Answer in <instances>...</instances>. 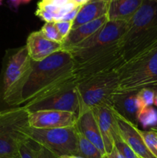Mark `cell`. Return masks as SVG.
Here are the masks:
<instances>
[{
    "mask_svg": "<svg viewBox=\"0 0 157 158\" xmlns=\"http://www.w3.org/2000/svg\"><path fill=\"white\" fill-rule=\"evenodd\" d=\"M70 52L62 50L41 62H32V70L23 89L21 105L38 101L75 82Z\"/></svg>",
    "mask_w": 157,
    "mask_h": 158,
    "instance_id": "6da1fadb",
    "label": "cell"
},
{
    "mask_svg": "<svg viewBox=\"0 0 157 158\" xmlns=\"http://www.w3.org/2000/svg\"><path fill=\"white\" fill-rule=\"evenodd\" d=\"M157 42V2L143 0L128 22V29L120 41L125 61L150 47Z\"/></svg>",
    "mask_w": 157,
    "mask_h": 158,
    "instance_id": "7a4b0ae2",
    "label": "cell"
},
{
    "mask_svg": "<svg viewBox=\"0 0 157 158\" xmlns=\"http://www.w3.org/2000/svg\"><path fill=\"white\" fill-rule=\"evenodd\" d=\"M115 92H139L144 88L157 90V42L125 62L118 69Z\"/></svg>",
    "mask_w": 157,
    "mask_h": 158,
    "instance_id": "3957f363",
    "label": "cell"
},
{
    "mask_svg": "<svg viewBox=\"0 0 157 158\" xmlns=\"http://www.w3.org/2000/svg\"><path fill=\"white\" fill-rule=\"evenodd\" d=\"M26 46L9 56L0 78V103L9 108L21 106L22 92L32 70Z\"/></svg>",
    "mask_w": 157,
    "mask_h": 158,
    "instance_id": "277c9868",
    "label": "cell"
},
{
    "mask_svg": "<svg viewBox=\"0 0 157 158\" xmlns=\"http://www.w3.org/2000/svg\"><path fill=\"white\" fill-rule=\"evenodd\" d=\"M118 86L117 69L99 74L75 85L79 101L77 116L99 105H112L111 97Z\"/></svg>",
    "mask_w": 157,
    "mask_h": 158,
    "instance_id": "5b68a950",
    "label": "cell"
},
{
    "mask_svg": "<svg viewBox=\"0 0 157 158\" xmlns=\"http://www.w3.org/2000/svg\"><path fill=\"white\" fill-rule=\"evenodd\" d=\"M120 42L97 51L74 63L75 84H78L99 74L118 69L125 63Z\"/></svg>",
    "mask_w": 157,
    "mask_h": 158,
    "instance_id": "8992f818",
    "label": "cell"
},
{
    "mask_svg": "<svg viewBox=\"0 0 157 158\" xmlns=\"http://www.w3.org/2000/svg\"><path fill=\"white\" fill-rule=\"evenodd\" d=\"M128 29L126 21H108L97 32L79 44L66 49L74 63L80 61L97 51L121 41Z\"/></svg>",
    "mask_w": 157,
    "mask_h": 158,
    "instance_id": "52a82bcc",
    "label": "cell"
},
{
    "mask_svg": "<svg viewBox=\"0 0 157 158\" xmlns=\"http://www.w3.org/2000/svg\"><path fill=\"white\" fill-rule=\"evenodd\" d=\"M28 137L35 143L45 147L58 157L78 155L76 126L37 129L31 127Z\"/></svg>",
    "mask_w": 157,
    "mask_h": 158,
    "instance_id": "ba28073f",
    "label": "cell"
},
{
    "mask_svg": "<svg viewBox=\"0 0 157 158\" xmlns=\"http://www.w3.org/2000/svg\"><path fill=\"white\" fill-rule=\"evenodd\" d=\"M22 106L29 113L39 110H58L78 114L79 101L75 82L38 101Z\"/></svg>",
    "mask_w": 157,
    "mask_h": 158,
    "instance_id": "9c48e42d",
    "label": "cell"
},
{
    "mask_svg": "<svg viewBox=\"0 0 157 158\" xmlns=\"http://www.w3.org/2000/svg\"><path fill=\"white\" fill-rule=\"evenodd\" d=\"M29 112L23 106L1 110L0 134L15 140L18 144L29 141L28 132L29 124Z\"/></svg>",
    "mask_w": 157,
    "mask_h": 158,
    "instance_id": "30bf717a",
    "label": "cell"
},
{
    "mask_svg": "<svg viewBox=\"0 0 157 158\" xmlns=\"http://www.w3.org/2000/svg\"><path fill=\"white\" fill-rule=\"evenodd\" d=\"M29 120L31 127L37 129L69 127L76 124L77 114L58 110H39L29 113Z\"/></svg>",
    "mask_w": 157,
    "mask_h": 158,
    "instance_id": "8fae6325",
    "label": "cell"
},
{
    "mask_svg": "<svg viewBox=\"0 0 157 158\" xmlns=\"http://www.w3.org/2000/svg\"><path fill=\"white\" fill-rule=\"evenodd\" d=\"M92 110L106 148V154L109 156L114 148L113 136L117 127L114 110L112 105L109 104L99 105Z\"/></svg>",
    "mask_w": 157,
    "mask_h": 158,
    "instance_id": "7c38bea8",
    "label": "cell"
},
{
    "mask_svg": "<svg viewBox=\"0 0 157 158\" xmlns=\"http://www.w3.org/2000/svg\"><path fill=\"white\" fill-rule=\"evenodd\" d=\"M113 108V107H112ZM114 110V109H113ZM117 126L121 137L139 158H155L148 150L139 134L138 126L126 120L114 110Z\"/></svg>",
    "mask_w": 157,
    "mask_h": 158,
    "instance_id": "4fadbf2b",
    "label": "cell"
},
{
    "mask_svg": "<svg viewBox=\"0 0 157 158\" xmlns=\"http://www.w3.org/2000/svg\"><path fill=\"white\" fill-rule=\"evenodd\" d=\"M26 46L29 57L34 62H41L53 53L63 50L62 43L49 40L40 31H35L28 35Z\"/></svg>",
    "mask_w": 157,
    "mask_h": 158,
    "instance_id": "5bb4252c",
    "label": "cell"
},
{
    "mask_svg": "<svg viewBox=\"0 0 157 158\" xmlns=\"http://www.w3.org/2000/svg\"><path fill=\"white\" fill-rule=\"evenodd\" d=\"M138 92H115L111 97V103L119 114L138 126L139 104L137 99Z\"/></svg>",
    "mask_w": 157,
    "mask_h": 158,
    "instance_id": "9a60e30c",
    "label": "cell"
},
{
    "mask_svg": "<svg viewBox=\"0 0 157 158\" xmlns=\"http://www.w3.org/2000/svg\"><path fill=\"white\" fill-rule=\"evenodd\" d=\"M76 127L80 133L102 153L105 158H108L106 148L99 129L98 124L94 117L92 110H87L77 116Z\"/></svg>",
    "mask_w": 157,
    "mask_h": 158,
    "instance_id": "2e32d148",
    "label": "cell"
},
{
    "mask_svg": "<svg viewBox=\"0 0 157 158\" xmlns=\"http://www.w3.org/2000/svg\"><path fill=\"white\" fill-rule=\"evenodd\" d=\"M108 21H109V19H108L107 14H106L97 19L82 25V26L77 27L76 29H72L67 38L62 43L63 50H66L69 48L76 46L86 40L92 34L97 32Z\"/></svg>",
    "mask_w": 157,
    "mask_h": 158,
    "instance_id": "e0dca14e",
    "label": "cell"
},
{
    "mask_svg": "<svg viewBox=\"0 0 157 158\" xmlns=\"http://www.w3.org/2000/svg\"><path fill=\"white\" fill-rule=\"evenodd\" d=\"M143 0H109L107 16L109 21H126L136 12Z\"/></svg>",
    "mask_w": 157,
    "mask_h": 158,
    "instance_id": "ac0fdd59",
    "label": "cell"
},
{
    "mask_svg": "<svg viewBox=\"0 0 157 158\" xmlns=\"http://www.w3.org/2000/svg\"><path fill=\"white\" fill-rule=\"evenodd\" d=\"M109 2L92 0L87 4L82 6L79 12L77 14L76 18L72 23V30L82 25L106 15L109 8Z\"/></svg>",
    "mask_w": 157,
    "mask_h": 158,
    "instance_id": "d6986e66",
    "label": "cell"
},
{
    "mask_svg": "<svg viewBox=\"0 0 157 158\" xmlns=\"http://www.w3.org/2000/svg\"><path fill=\"white\" fill-rule=\"evenodd\" d=\"M76 126V125H75ZM78 155L83 158H105L96 147L86 138L77 129Z\"/></svg>",
    "mask_w": 157,
    "mask_h": 158,
    "instance_id": "ffe728a7",
    "label": "cell"
},
{
    "mask_svg": "<svg viewBox=\"0 0 157 158\" xmlns=\"http://www.w3.org/2000/svg\"><path fill=\"white\" fill-rule=\"evenodd\" d=\"M18 148L15 140L0 134V158H18Z\"/></svg>",
    "mask_w": 157,
    "mask_h": 158,
    "instance_id": "44dd1931",
    "label": "cell"
},
{
    "mask_svg": "<svg viewBox=\"0 0 157 158\" xmlns=\"http://www.w3.org/2000/svg\"><path fill=\"white\" fill-rule=\"evenodd\" d=\"M138 122L143 129L155 127L157 126V110L152 106H148L138 115Z\"/></svg>",
    "mask_w": 157,
    "mask_h": 158,
    "instance_id": "7402d4cb",
    "label": "cell"
},
{
    "mask_svg": "<svg viewBox=\"0 0 157 158\" xmlns=\"http://www.w3.org/2000/svg\"><path fill=\"white\" fill-rule=\"evenodd\" d=\"M114 140V147L118 150L119 152L124 156L126 158H139L138 156L135 154L132 148L128 145V143L125 141L121 137L119 131L118 126L115 130L113 136Z\"/></svg>",
    "mask_w": 157,
    "mask_h": 158,
    "instance_id": "603a6c76",
    "label": "cell"
},
{
    "mask_svg": "<svg viewBox=\"0 0 157 158\" xmlns=\"http://www.w3.org/2000/svg\"><path fill=\"white\" fill-rule=\"evenodd\" d=\"M157 90L152 88H144L137 93V99L139 104V113L148 106H152Z\"/></svg>",
    "mask_w": 157,
    "mask_h": 158,
    "instance_id": "cb8c5ba5",
    "label": "cell"
},
{
    "mask_svg": "<svg viewBox=\"0 0 157 158\" xmlns=\"http://www.w3.org/2000/svg\"><path fill=\"white\" fill-rule=\"evenodd\" d=\"M139 134L151 154L157 158V134L153 131H140Z\"/></svg>",
    "mask_w": 157,
    "mask_h": 158,
    "instance_id": "d4e9b609",
    "label": "cell"
},
{
    "mask_svg": "<svg viewBox=\"0 0 157 158\" xmlns=\"http://www.w3.org/2000/svg\"><path fill=\"white\" fill-rule=\"evenodd\" d=\"M39 31L49 40L56 42V43H63L62 39L58 33V30L55 27V23H53V22L52 23H46Z\"/></svg>",
    "mask_w": 157,
    "mask_h": 158,
    "instance_id": "484cf974",
    "label": "cell"
},
{
    "mask_svg": "<svg viewBox=\"0 0 157 158\" xmlns=\"http://www.w3.org/2000/svg\"><path fill=\"white\" fill-rule=\"evenodd\" d=\"M37 143L29 140L19 144L18 158H36Z\"/></svg>",
    "mask_w": 157,
    "mask_h": 158,
    "instance_id": "4316f807",
    "label": "cell"
},
{
    "mask_svg": "<svg viewBox=\"0 0 157 158\" xmlns=\"http://www.w3.org/2000/svg\"><path fill=\"white\" fill-rule=\"evenodd\" d=\"M72 22H66V21H60L55 23V27L58 30V33L61 35L63 42L68 37L70 32L72 31Z\"/></svg>",
    "mask_w": 157,
    "mask_h": 158,
    "instance_id": "83f0119b",
    "label": "cell"
},
{
    "mask_svg": "<svg viewBox=\"0 0 157 158\" xmlns=\"http://www.w3.org/2000/svg\"><path fill=\"white\" fill-rule=\"evenodd\" d=\"M36 158H60V157L45 147L37 144Z\"/></svg>",
    "mask_w": 157,
    "mask_h": 158,
    "instance_id": "f1b7e54d",
    "label": "cell"
},
{
    "mask_svg": "<svg viewBox=\"0 0 157 158\" xmlns=\"http://www.w3.org/2000/svg\"><path fill=\"white\" fill-rule=\"evenodd\" d=\"M38 9H42V10L46 11V12H49V13L53 14L54 15L58 12L59 8L56 7L54 5L51 4V3L47 2L46 1H43V0H41L38 3Z\"/></svg>",
    "mask_w": 157,
    "mask_h": 158,
    "instance_id": "f546056e",
    "label": "cell"
},
{
    "mask_svg": "<svg viewBox=\"0 0 157 158\" xmlns=\"http://www.w3.org/2000/svg\"><path fill=\"white\" fill-rule=\"evenodd\" d=\"M35 15L38 16V18L41 19L42 20L45 21L46 23H54V15L49 12H46V11L42 10V9H37L35 11Z\"/></svg>",
    "mask_w": 157,
    "mask_h": 158,
    "instance_id": "4dcf8cb0",
    "label": "cell"
},
{
    "mask_svg": "<svg viewBox=\"0 0 157 158\" xmlns=\"http://www.w3.org/2000/svg\"><path fill=\"white\" fill-rule=\"evenodd\" d=\"M82 8V6H78V7L75 8V9H73L72 11H71L70 12L66 14L64 17L62 18V21H66V22H72L73 23L74 20L75 19L77 16V14L79 12L80 9Z\"/></svg>",
    "mask_w": 157,
    "mask_h": 158,
    "instance_id": "1f68e13d",
    "label": "cell"
},
{
    "mask_svg": "<svg viewBox=\"0 0 157 158\" xmlns=\"http://www.w3.org/2000/svg\"><path fill=\"white\" fill-rule=\"evenodd\" d=\"M43 1L51 3V4L54 5V6L58 8H61L64 6L65 5L67 4V3H69V2H72V0H43Z\"/></svg>",
    "mask_w": 157,
    "mask_h": 158,
    "instance_id": "d6a6232c",
    "label": "cell"
},
{
    "mask_svg": "<svg viewBox=\"0 0 157 158\" xmlns=\"http://www.w3.org/2000/svg\"><path fill=\"white\" fill-rule=\"evenodd\" d=\"M8 6L10 8V9L17 12L20 5L22 4L21 0H8Z\"/></svg>",
    "mask_w": 157,
    "mask_h": 158,
    "instance_id": "836d02e7",
    "label": "cell"
},
{
    "mask_svg": "<svg viewBox=\"0 0 157 158\" xmlns=\"http://www.w3.org/2000/svg\"><path fill=\"white\" fill-rule=\"evenodd\" d=\"M108 158H126L123 155H122L118 151V150L114 147L113 149H112L111 154L108 156Z\"/></svg>",
    "mask_w": 157,
    "mask_h": 158,
    "instance_id": "e575fe53",
    "label": "cell"
},
{
    "mask_svg": "<svg viewBox=\"0 0 157 158\" xmlns=\"http://www.w3.org/2000/svg\"><path fill=\"white\" fill-rule=\"evenodd\" d=\"M92 0H72V2H73L74 3L77 5V6H83L84 5L87 4L88 2H89Z\"/></svg>",
    "mask_w": 157,
    "mask_h": 158,
    "instance_id": "d590c367",
    "label": "cell"
},
{
    "mask_svg": "<svg viewBox=\"0 0 157 158\" xmlns=\"http://www.w3.org/2000/svg\"><path fill=\"white\" fill-rule=\"evenodd\" d=\"M60 158H83L81 157H78L76 155H66V156H62Z\"/></svg>",
    "mask_w": 157,
    "mask_h": 158,
    "instance_id": "8d00e7d4",
    "label": "cell"
},
{
    "mask_svg": "<svg viewBox=\"0 0 157 158\" xmlns=\"http://www.w3.org/2000/svg\"><path fill=\"white\" fill-rule=\"evenodd\" d=\"M31 1H32V0H21L22 4H28V3L30 2Z\"/></svg>",
    "mask_w": 157,
    "mask_h": 158,
    "instance_id": "74e56055",
    "label": "cell"
},
{
    "mask_svg": "<svg viewBox=\"0 0 157 158\" xmlns=\"http://www.w3.org/2000/svg\"><path fill=\"white\" fill-rule=\"evenodd\" d=\"M154 105H155V106H157V93H156V94H155V98H154V103H153Z\"/></svg>",
    "mask_w": 157,
    "mask_h": 158,
    "instance_id": "f35d334b",
    "label": "cell"
},
{
    "mask_svg": "<svg viewBox=\"0 0 157 158\" xmlns=\"http://www.w3.org/2000/svg\"><path fill=\"white\" fill-rule=\"evenodd\" d=\"M152 131H155V132L156 133V134H157V128H156V127H153V128H152Z\"/></svg>",
    "mask_w": 157,
    "mask_h": 158,
    "instance_id": "ab89813d",
    "label": "cell"
},
{
    "mask_svg": "<svg viewBox=\"0 0 157 158\" xmlns=\"http://www.w3.org/2000/svg\"><path fill=\"white\" fill-rule=\"evenodd\" d=\"M2 3H3V0H0V6L2 5Z\"/></svg>",
    "mask_w": 157,
    "mask_h": 158,
    "instance_id": "60d3db41",
    "label": "cell"
},
{
    "mask_svg": "<svg viewBox=\"0 0 157 158\" xmlns=\"http://www.w3.org/2000/svg\"><path fill=\"white\" fill-rule=\"evenodd\" d=\"M99 1H103V2H109V0H99Z\"/></svg>",
    "mask_w": 157,
    "mask_h": 158,
    "instance_id": "b9f144b4",
    "label": "cell"
},
{
    "mask_svg": "<svg viewBox=\"0 0 157 158\" xmlns=\"http://www.w3.org/2000/svg\"><path fill=\"white\" fill-rule=\"evenodd\" d=\"M153 1H156L157 2V0H153Z\"/></svg>",
    "mask_w": 157,
    "mask_h": 158,
    "instance_id": "7bdbcfd3",
    "label": "cell"
},
{
    "mask_svg": "<svg viewBox=\"0 0 157 158\" xmlns=\"http://www.w3.org/2000/svg\"><path fill=\"white\" fill-rule=\"evenodd\" d=\"M0 115H1V111H0Z\"/></svg>",
    "mask_w": 157,
    "mask_h": 158,
    "instance_id": "ee69618b",
    "label": "cell"
},
{
    "mask_svg": "<svg viewBox=\"0 0 157 158\" xmlns=\"http://www.w3.org/2000/svg\"></svg>",
    "mask_w": 157,
    "mask_h": 158,
    "instance_id": "f6af8a7d",
    "label": "cell"
}]
</instances>
